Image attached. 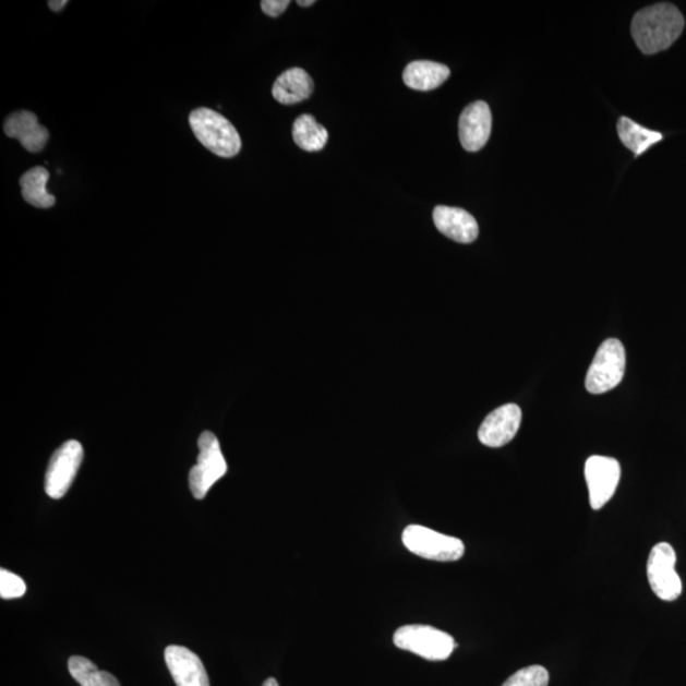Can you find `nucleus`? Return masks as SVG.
Masks as SVG:
<instances>
[{"label":"nucleus","instance_id":"f257e3e1","mask_svg":"<svg viewBox=\"0 0 686 686\" xmlns=\"http://www.w3.org/2000/svg\"><path fill=\"white\" fill-rule=\"evenodd\" d=\"M685 26L683 14L672 3H658L636 13L631 36L647 56L664 51L681 37Z\"/></svg>","mask_w":686,"mask_h":686},{"label":"nucleus","instance_id":"f03ea898","mask_svg":"<svg viewBox=\"0 0 686 686\" xmlns=\"http://www.w3.org/2000/svg\"><path fill=\"white\" fill-rule=\"evenodd\" d=\"M190 125L197 141L221 158H233L242 149L237 129L217 111L204 107L192 111Z\"/></svg>","mask_w":686,"mask_h":686},{"label":"nucleus","instance_id":"7ed1b4c3","mask_svg":"<svg viewBox=\"0 0 686 686\" xmlns=\"http://www.w3.org/2000/svg\"><path fill=\"white\" fill-rule=\"evenodd\" d=\"M393 641L398 649L418 654L429 661H444L450 658L457 643L454 638L441 629L410 624L397 629Z\"/></svg>","mask_w":686,"mask_h":686},{"label":"nucleus","instance_id":"20e7f679","mask_svg":"<svg viewBox=\"0 0 686 686\" xmlns=\"http://www.w3.org/2000/svg\"><path fill=\"white\" fill-rule=\"evenodd\" d=\"M626 373V349L616 338L601 344L586 375L585 387L591 395H603L618 387Z\"/></svg>","mask_w":686,"mask_h":686},{"label":"nucleus","instance_id":"39448f33","mask_svg":"<svg viewBox=\"0 0 686 686\" xmlns=\"http://www.w3.org/2000/svg\"><path fill=\"white\" fill-rule=\"evenodd\" d=\"M197 465L190 470L189 482L196 500L206 497L215 483L225 477L228 465L222 456L218 437L205 431L198 438Z\"/></svg>","mask_w":686,"mask_h":686},{"label":"nucleus","instance_id":"423d86ee","mask_svg":"<svg viewBox=\"0 0 686 686\" xmlns=\"http://www.w3.org/2000/svg\"><path fill=\"white\" fill-rule=\"evenodd\" d=\"M402 542L416 556L430 561L456 562L466 553L465 543L460 539L422 526H408L404 531Z\"/></svg>","mask_w":686,"mask_h":686},{"label":"nucleus","instance_id":"0eeeda50","mask_svg":"<svg viewBox=\"0 0 686 686\" xmlns=\"http://www.w3.org/2000/svg\"><path fill=\"white\" fill-rule=\"evenodd\" d=\"M676 553L669 543L653 546L647 562V577L654 595L664 601H674L682 595V578L675 571Z\"/></svg>","mask_w":686,"mask_h":686},{"label":"nucleus","instance_id":"6e6552de","mask_svg":"<svg viewBox=\"0 0 686 686\" xmlns=\"http://www.w3.org/2000/svg\"><path fill=\"white\" fill-rule=\"evenodd\" d=\"M84 452L81 443L69 441L52 454L45 474V492L59 500L67 495L82 465Z\"/></svg>","mask_w":686,"mask_h":686},{"label":"nucleus","instance_id":"1a4fd4ad","mask_svg":"<svg viewBox=\"0 0 686 686\" xmlns=\"http://www.w3.org/2000/svg\"><path fill=\"white\" fill-rule=\"evenodd\" d=\"M585 478L588 482L590 505L600 510L612 500L621 481L619 461L611 457L592 456L586 460Z\"/></svg>","mask_w":686,"mask_h":686},{"label":"nucleus","instance_id":"9d476101","mask_svg":"<svg viewBox=\"0 0 686 686\" xmlns=\"http://www.w3.org/2000/svg\"><path fill=\"white\" fill-rule=\"evenodd\" d=\"M521 420V408L518 405L501 406L484 419L478 431V438L489 448H501L518 434Z\"/></svg>","mask_w":686,"mask_h":686},{"label":"nucleus","instance_id":"9b49d317","mask_svg":"<svg viewBox=\"0 0 686 686\" xmlns=\"http://www.w3.org/2000/svg\"><path fill=\"white\" fill-rule=\"evenodd\" d=\"M492 130L490 106L477 101L466 107L459 119V139L467 152H478L488 144Z\"/></svg>","mask_w":686,"mask_h":686},{"label":"nucleus","instance_id":"f8f14e48","mask_svg":"<svg viewBox=\"0 0 686 686\" xmlns=\"http://www.w3.org/2000/svg\"><path fill=\"white\" fill-rule=\"evenodd\" d=\"M166 664L177 686H210L203 661L182 646H168Z\"/></svg>","mask_w":686,"mask_h":686},{"label":"nucleus","instance_id":"ddd939ff","mask_svg":"<svg viewBox=\"0 0 686 686\" xmlns=\"http://www.w3.org/2000/svg\"><path fill=\"white\" fill-rule=\"evenodd\" d=\"M4 133L8 137L17 139L29 153L41 152L50 136L48 129L40 125L37 116L29 111H17L8 116Z\"/></svg>","mask_w":686,"mask_h":686},{"label":"nucleus","instance_id":"4468645a","mask_svg":"<svg viewBox=\"0 0 686 686\" xmlns=\"http://www.w3.org/2000/svg\"><path fill=\"white\" fill-rule=\"evenodd\" d=\"M433 218L438 231L458 243H472L480 234L473 215L459 207L436 206Z\"/></svg>","mask_w":686,"mask_h":686},{"label":"nucleus","instance_id":"2eb2a0df","mask_svg":"<svg viewBox=\"0 0 686 686\" xmlns=\"http://www.w3.org/2000/svg\"><path fill=\"white\" fill-rule=\"evenodd\" d=\"M312 76L304 69L291 68L276 80L273 96L281 105H297L313 94Z\"/></svg>","mask_w":686,"mask_h":686},{"label":"nucleus","instance_id":"dca6fc26","mask_svg":"<svg viewBox=\"0 0 686 686\" xmlns=\"http://www.w3.org/2000/svg\"><path fill=\"white\" fill-rule=\"evenodd\" d=\"M450 76V69L435 61L418 60L408 64L404 72V82L414 91H433L442 86Z\"/></svg>","mask_w":686,"mask_h":686},{"label":"nucleus","instance_id":"f3484780","mask_svg":"<svg viewBox=\"0 0 686 686\" xmlns=\"http://www.w3.org/2000/svg\"><path fill=\"white\" fill-rule=\"evenodd\" d=\"M50 174L48 169L44 167L31 168L25 174L21 177L20 184L22 189V196L29 205L40 207V209H49V207L56 205L57 200L49 194L46 186Z\"/></svg>","mask_w":686,"mask_h":686},{"label":"nucleus","instance_id":"a211bd4d","mask_svg":"<svg viewBox=\"0 0 686 686\" xmlns=\"http://www.w3.org/2000/svg\"><path fill=\"white\" fill-rule=\"evenodd\" d=\"M618 134L621 141L627 148L635 153V156H641L652 145L662 141V134L658 131L646 129L638 125L637 122L628 118H621L618 121Z\"/></svg>","mask_w":686,"mask_h":686},{"label":"nucleus","instance_id":"6ab92c4d","mask_svg":"<svg viewBox=\"0 0 686 686\" xmlns=\"http://www.w3.org/2000/svg\"><path fill=\"white\" fill-rule=\"evenodd\" d=\"M294 142L305 152H320L328 142V131L312 115H302L292 127Z\"/></svg>","mask_w":686,"mask_h":686},{"label":"nucleus","instance_id":"aec40b11","mask_svg":"<svg viewBox=\"0 0 686 686\" xmlns=\"http://www.w3.org/2000/svg\"><path fill=\"white\" fill-rule=\"evenodd\" d=\"M69 673L82 686H121L113 675L101 672L91 660L72 657L68 661Z\"/></svg>","mask_w":686,"mask_h":686},{"label":"nucleus","instance_id":"412c9836","mask_svg":"<svg viewBox=\"0 0 686 686\" xmlns=\"http://www.w3.org/2000/svg\"><path fill=\"white\" fill-rule=\"evenodd\" d=\"M550 673L543 666L533 665L519 670L503 686H549Z\"/></svg>","mask_w":686,"mask_h":686},{"label":"nucleus","instance_id":"4be33fe9","mask_svg":"<svg viewBox=\"0 0 686 686\" xmlns=\"http://www.w3.org/2000/svg\"><path fill=\"white\" fill-rule=\"evenodd\" d=\"M26 591V582L20 576L4 568L0 569V598L19 599L25 595Z\"/></svg>","mask_w":686,"mask_h":686},{"label":"nucleus","instance_id":"5701e85b","mask_svg":"<svg viewBox=\"0 0 686 686\" xmlns=\"http://www.w3.org/2000/svg\"><path fill=\"white\" fill-rule=\"evenodd\" d=\"M289 4V0H262L261 8L269 17H279Z\"/></svg>","mask_w":686,"mask_h":686},{"label":"nucleus","instance_id":"b1692460","mask_svg":"<svg viewBox=\"0 0 686 686\" xmlns=\"http://www.w3.org/2000/svg\"><path fill=\"white\" fill-rule=\"evenodd\" d=\"M48 4L53 12H60L68 4V0H50Z\"/></svg>","mask_w":686,"mask_h":686},{"label":"nucleus","instance_id":"393cba45","mask_svg":"<svg viewBox=\"0 0 686 686\" xmlns=\"http://www.w3.org/2000/svg\"><path fill=\"white\" fill-rule=\"evenodd\" d=\"M314 3H315L314 0H305V2H304V0H299L298 5H300V7H311Z\"/></svg>","mask_w":686,"mask_h":686},{"label":"nucleus","instance_id":"a878e982","mask_svg":"<svg viewBox=\"0 0 686 686\" xmlns=\"http://www.w3.org/2000/svg\"><path fill=\"white\" fill-rule=\"evenodd\" d=\"M262 686H280V685L274 679V677H269V679H267Z\"/></svg>","mask_w":686,"mask_h":686}]
</instances>
